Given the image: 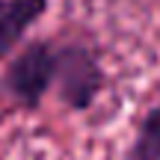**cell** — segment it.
Listing matches in <instances>:
<instances>
[{
    "instance_id": "cell-1",
    "label": "cell",
    "mask_w": 160,
    "mask_h": 160,
    "mask_svg": "<svg viewBox=\"0 0 160 160\" xmlns=\"http://www.w3.org/2000/svg\"><path fill=\"white\" fill-rule=\"evenodd\" d=\"M104 65L98 53L83 42H62L57 45V68H53V89L57 98L74 113H86L104 89Z\"/></svg>"
},
{
    "instance_id": "cell-2",
    "label": "cell",
    "mask_w": 160,
    "mask_h": 160,
    "mask_svg": "<svg viewBox=\"0 0 160 160\" xmlns=\"http://www.w3.org/2000/svg\"><path fill=\"white\" fill-rule=\"evenodd\" d=\"M53 68H57V45L48 39H36L24 45L15 53V59L6 65L0 89L18 107L36 110L53 89Z\"/></svg>"
},
{
    "instance_id": "cell-3",
    "label": "cell",
    "mask_w": 160,
    "mask_h": 160,
    "mask_svg": "<svg viewBox=\"0 0 160 160\" xmlns=\"http://www.w3.org/2000/svg\"><path fill=\"white\" fill-rule=\"evenodd\" d=\"M51 0H0V59H6L36 21L48 12Z\"/></svg>"
},
{
    "instance_id": "cell-4",
    "label": "cell",
    "mask_w": 160,
    "mask_h": 160,
    "mask_svg": "<svg viewBox=\"0 0 160 160\" xmlns=\"http://www.w3.org/2000/svg\"><path fill=\"white\" fill-rule=\"evenodd\" d=\"M125 160H160V104L142 116L137 137L125 151Z\"/></svg>"
}]
</instances>
